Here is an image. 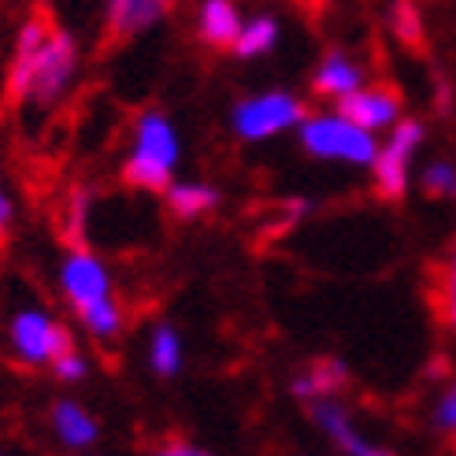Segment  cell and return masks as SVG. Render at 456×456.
Masks as SVG:
<instances>
[{
  "instance_id": "cell-1",
  "label": "cell",
  "mask_w": 456,
  "mask_h": 456,
  "mask_svg": "<svg viewBox=\"0 0 456 456\" xmlns=\"http://www.w3.org/2000/svg\"><path fill=\"white\" fill-rule=\"evenodd\" d=\"M297 138L308 156L330 159V164H349V167H371L379 152V142L371 130L356 126L346 111H305L297 123Z\"/></svg>"
},
{
  "instance_id": "cell-2",
  "label": "cell",
  "mask_w": 456,
  "mask_h": 456,
  "mask_svg": "<svg viewBox=\"0 0 456 456\" xmlns=\"http://www.w3.org/2000/svg\"><path fill=\"white\" fill-rule=\"evenodd\" d=\"M178 167V134L164 111H145L134 123V152L123 164V178L134 190H167Z\"/></svg>"
},
{
  "instance_id": "cell-3",
  "label": "cell",
  "mask_w": 456,
  "mask_h": 456,
  "mask_svg": "<svg viewBox=\"0 0 456 456\" xmlns=\"http://www.w3.org/2000/svg\"><path fill=\"white\" fill-rule=\"evenodd\" d=\"M305 101L289 89H267V94L245 97L231 111V126L241 142H271L286 130H297L305 119Z\"/></svg>"
},
{
  "instance_id": "cell-4",
  "label": "cell",
  "mask_w": 456,
  "mask_h": 456,
  "mask_svg": "<svg viewBox=\"0 0 456 456\" xmlns=\"http://www.w3.org/2000/svg\"><path fill=\"white\" fill-rule=\"evenodd\" d=\"M423 123L419 119H397L386 134V142H379V152L371 159V178H375V193L382 200H401L412 182V164L416 152L423 145Z\"/></svg>"
},
{
  "instance_id": "cell-5",
  "label": "cell",
  "mask_w": 456,
  "mask_h": 456,
  "mask_svg": "<svg viewBox=\"0 0 456 456\" xmlns=\"http://www.w3.org/2000/svg\"><path fill=\"white\" fill-rule=\"evenodd\" d=\"M308 416L312 423L319 427V435H323L338 452H346V456H386L390 449H382L379 442H371L363 430L353 423V412L346 404L334 397H319L308 404Z\"/></svg>"
},
{
  "instance_id": "cell-6",
  "label": "cell",
  "mask_w": 456,
  "mask_h": 456,
  "mask_svg": "<svg viewBox=\"0 0 456 456\" xmlns=\"http://www.w3.org/2000/svg\"><path fill=\"white\" fill-rule=\"evenodd\" d=\"M12 341H15V353L27 363H53L63 353L75 349L71 334H67L56 319H49L45 312H22V315H15Z\"/></svg>"
},
{
  "instance_id": "cell-7",
  "label": "cell",
  "mask_w": 456,
  "mask_h": 456,
  "mask_svg": "<svg viewBox=\"0 0 456 456\" xmlns=\"http://www.w3.org/2000/svg\"><path fill=\"white\" fill-rule=\"evenodd\" d=\"M78 67V49L75 41L67 37L63 30H49V37H45L41 45V56H37V67H34V86H30V97L37 104H53L67 82H71Z\"/></svg>"
},
{
  "instance_id": "cell-8",
  "label": "cell",
  "mask_w": 456,
  "mask_h": 456,
  "mask_svg": "<svg viewBox=\"0 0 456 456\" xmlns=\"http://www.w3.org/2000/svg\"><path fill=\"white\" fill-rule=\"evenodd\" d=\"M338 111H346V116L363 126V130H390L397 119H401V94L394 86H371L363 82L360 89H353L349 97L338 101Z\"/></svg>"
},
{
  "instance_id": "cell-9",
  "label": "cell",
  "mask_w": 456,
  "mask_h": 456,
  "mask_svg": "<svg viewBox=\"0 0 456 456\" xmlns=\"http://www.w3.org/2000/svg\"><path fill=\"white\" fill-rule=\"evenodd\" d=\"M60 282H63V293L67 301L75 305V312L97 305L104 297H111V279L108 271L97 256H89L86 248H78V253H71L63 260V271H60Z\"/></svg>"
},
{
  "instance_id": "cell-10",
  "label": "cell",
  "mask_w": 456,
  "mask_h": 456,
  "mask_svg": "<svg viewBox=\"0 0 456 456\" xmlns=\"http://www.w3.org/2000/svg\"><path fill=\"white\" fill-rule=\"evenodd\" d=\"M363 82H368V75H363V67L356 56H349L346 49H330L323 53V60L315 63V75H312V89L323 101H341L349 97L353 89H360Z\"/></svg>"
},
{
  "instance_id": "cell-11",
  "label": "cell",
  "mask_w": 456,
  "mask_h": 456,
  "mask_svg": "<svg viewBox=\"0 0 456 456\" xmlns=\"http://www.w3.org/2000/svg\"><path fill=\"white\" fill-rule=\"evenodd\" d=\"M245 27L238 0H200L197 8V37L216 53L234 49V41Z\"/></svg>"
},
{
  "instance_id": "cell-12",
  "label": "cell",
  "mask_w": 456,
  "mask_h": 456,
  "mask_svg": "<svg viewBox=\"0 0 456 456\" xmlns=\"http://www.w3.org/2000/svg\"><path fill=\"white\" fill-rule=\"evenodd\" d=\"M49 22L45 19H30L27 27L19 34V49H15V60H12V71H8V97L12 101H27L30 97V86H34V67H37V56H41V45L49 37Z\"/></svg>"
},
{
  "instance_id": "cell-13",
  "label": "cell",
  "mask_w": 456,
  "mask_h": 456,
  "mask_svg": "<svg viewBox=\"0 0 456 456\" xmlns=\"http://www.w3.org/2000/svg\"><path fill=\"white\" fill-rule=\"evenodd\" d=\"M346 382H349L346 363L323 356V360H312L305 371L293 375L289 390H293V397H297L301 404H312V401H319V397H334V394H341V390H346Z\"/></svg>"
},
{
  "instance_id": "cell-14",
  "label": "cell",
  "mask_w": 456,
  "mask_h": 456,
  "mask_svg": "<svg viewBox=\"0 0 456 456\" xmlns=\"http://www.w3.org/2000/svg\"><path fill=\"white\" fill-rule=\"evenodd\" d=\"M171 0H108V37H134L164 19Z\"/></svg>"
},
{
  "instance_id": "cell-15",
  "label": "cell",
  "mask_w": 456,
  "mask_h": 456,
  "mask_svg": "<svg viewBox=\"0 0 456 456\" xmlns=\"http://www.w3.org/2000/svg\"><path fill=\"white\" fill-rule=\"evenodd\" d=\"M167 193V208L178 219H204L208 212L219 208V190L208 186V182H171L164 190Z\"/></svg>"
},
{
  "instance_id": "cell-16",
  "label": "cell",
  "mask_w": 456,
  "mask_h": 456,
  "mask_svg": "<svg viewBox=\"0 0 456 456\" xmlns=\"http://www.w3.org/2000/svg\"><path fill=\"white\" fill-rule=\"evenodd\" d=\"M279 37H282V27H279L275 15H253V19H245V27H241L231 53L238 60H264V56L275 53Z\"/></svg>"
},
{
  "instance_id": "cell-17",
  "label": "cell",
  "mask_w": 456,
  "mask_h": 456,
  "mask_svg": "<svg viewBox=\"0 0 456 456\" xmlns=\"http://www.w3.org/2000/svg\"><path fill=\"white\" fill-rule=\"evenodd\" d=\"M53 423H56L60 442L71 445V449H86V445L97 442V423L89 419V412H86V408H78L75 401H60L53 408Z\"/></svg>"
},
{
  "instance_id": "cell-18",
  "label": "cell",
  "mask_w": 456,
  "mask_h": 456,
  "mask_svg": "<svg viewBox=\"0 0 456 456\" xmlns=\"http://www.w3.org/2000/svg\"><path fill=\"white\" fill-rule=\"evenodd\" d=\"M149 363H152V371L164 375V379L182 371V341H178L175 327L159 323L152 330V338H149Z\"/></svg>"
},
{
  "instance_id": "cell-19",
  "label": "cell",
  "mask_w": 456,
  "mask_h": 456,
  "mask_svg": "<svg viewBox=\"0 0 456 456\" xmlns=\"http://www.w3.org/2000/svg\"><path fill=\"white\" fill-rule=\"evenodd\" d=\"M435 305H438V315L445 330L452 334L456 341V245L449 248V256L442 260L438 267V282H435Z\"/></svg>"
},
{
  "instance_id": "cell-20",
  "label": "cell",
  "mask_w": 456,
  "mask_h": 456,
  "mask_svg": "<svg viewBox=\"0 0 456 456\" xmlns=\"http://www.w3.org/2000/svg\"><path fill=\"white\" fill-rule=\"evenodd\" d=\"M419 190L435 200H456V164L452 159H430L419 175Z\"/></svg>"
},
{
  "instance_id": "cell-21",
  "label": "cell",
  "mask_w": 456,
  "mask_h": 456,
  "mask_svg": "<svg viewBox=\"0 0 456 456\" xmlns=\"http://www.w3.org/2000/svg\"><path fill=\"white\" fill-rule=\"evenodd\" d=\"M78 315H82V323L89 327V334H97V338H116L119 327H123V312H119L116 297H104L97 305H89Z\"/></svg>"
},
{
  "instance_id": "cell-22",
  "label": "cell",
  "mask_w": 456,
  "mask_h": 456,
  "mask_svg": "<svg viewBox=\"0 0 456 456\" xmlns=\"http://www.w3.org/2000/svg\"><path fill=\"white\" fill-rule=\"evenodd\" d=\"M430 427H435V435L456 445V379L438 394L435 408H430Z\"/></svg>"
},
{
  "instance_id": "cell-23",
  "label": "cell",
  "mask_w": 456,
  "mask_h": 456,
  "mask_svg": "<svg viewBox=\"0 0 456 456\" xmlns=\"http://www.w3.org/2000/svg\"><path fill=\"white\" fill-rule=\"evenodd\" d=\"M394 30L401 34V41H408L412 49H419V37H423V27H419V12L408 4V0H401V4L394 8Z\"/></svg>"
},
{
  "instance_id": "cell-24",
  "label": "cell",
  "mask_w": 456,
  "mask_h": 456,
  "mask_svg": "<svg viewBox=\"0 0 456 456\" xmlns=\"http://www.w3.org/2000/svg\"><path fill=\"white\" fill-rule=\"evenodd\" d=\"M53 368H56V379H63V382H78V379H86V360L71 349V353H63L60 360H53Z\"/></svg>"
},
{
  "instance_id": "cell-25",
  "label": "cell",
  "mask_w": 456,
  "mask_h": 456,
  "mask_svg": "<svg viewBox=\"0 0 456 456\" xmlns=\"http://www.w3.org/2000/svg\"><path fill=\"white\" fill-rule=\"evenodd\" d=\"M159 452H167V456H200L204 449H200V445H193V442L171 438V442H164V449H159Z\"/></svg>"
},
{
  "instance_id": "cell-26",
  "label": "cell",
  "mask_w": 456,
  "mask_h": 456,
  "mask_svg": "<svg viewBox=\"0 0 456 456\" xmlns=\"http://www.w3.org/2000/svg\"><path fill=\"white\" fill-rule=\"evenodd\" d=\"M8 216H12V204L0 197V231H4V223H8Z\"/></svg>"
},
{
  "instance_id": "cell-27",
  "label": "cell",
  "mask_w": 456,
  "mask_h": 456,
  "mask_svg": "<svg viewBox=\"0 0 456 456\" xmlns=\"http://www.w3.org/2000/svg\"><path fill=\"white\" fill-rule=\"evenodd\" d=\"M297 4H301V8H312V12H319V8H327L330 0H297Z\"/></svg>"
}]
</instances>
